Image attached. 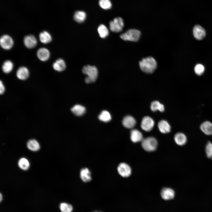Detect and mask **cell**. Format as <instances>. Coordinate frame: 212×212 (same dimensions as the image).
Returning a JSON list of instances; mask_svg holds the SVG:
<instances>
[{"instance_id": "cell-1", "label": "cell", "mask_w": 212, "mask_h": 212, "mask_svg": "<svg viewBox=\"0 0 212 212\" xmlns=\"http://www.w3.org/2000/svg\"><path fill=\"white\" fill-rule=\"evenodd\" d=\"M141 70L144 72L150 74L156 69L157 62L154 58L151 56L147 57L141 59L139 62Z\"/></svg>"}, {"instance_id": "cell-2", "label": "cell", "mask_w": 212, "mask_h": 212, "mask_svg": "<svg viewBox=\"0 0 212 212\" xmlns=\"http://www.w3.org/2000/svg\"><path fill=\"white\" fill-rule=\"evenodd\" d=\"M83 73L87 75L85 78V82L87 84L94 82L96 80L98 76V70L96 67L87 65L84 66L82 69Z\"/></svg>"}, {"instance_id": "cell-3", "label": "cell", "mask_w": 212, "mask_h": 212, "mask_svg": "<svg viewBox=\"0 0 212 212\" xmlns=\"http://www.w3.org/2000/svg\"><path fill=\"white\" fill-rule=\"evenodd\" d=\"M141 35L140 31L136 29H130L122 34L120 38L122 40L132 42H137L139 39Z\"/></svg>"}, {"instance_id": "cell-4", "label": "cell", "mask_w": 212, "mask_h": 212, "mask_svg": "<svg viewBox=\"0 0 212 212\" xmlns=\"http://www.w3.org/2000/svg\"><path fill=\"white\" fill-rule=\"evenodd\" d=\"M141 142L142 148L147 151H153L157 148L158 142L156 139L153 137H147L143 139Z\"/></svg>"}, {"instance_id": "cell-5", "label": "cell", "mask_w": 212, "mask_h": 212, "mask_svg": "<svg viewBox=\"0 0 212 212\" xmlns=\"http://www.w3.org/2000/svg\"><path fill=\"white\" fill-rule=\"evenodd\" d=\"M124 26L123 19L119 17L115 18L109 23L110 29L111 31L114 32L118 33L122 32Z\"/></svg>"}, {"instance_id": "cell-6", "label": "cell", "mask_w": 212, "mask_h": 212, "mask_svg": "<svg viewBox=\"0 0 212 212\" xmlns=\"http://www.w3.org/2000/svg\"><path fill=\"white\" fill-rule=\"evenodd\" d=\"M154 124V121L151 117L148 116H146L142 119L141 127L145 131L149 132L153 129Z\"/></svg>"}, {"instance_id": "cell-7", "label": "cell", "mask_w": 212, "mask_h": 212, "mask_svg": "<svg viewBox=\"0 0 212 212\" xmlns=\"http://www.w3.org/2000/svg\"><path fill=\"white\" fill-rule=\"evenodd\" d=\"M117 170L119 174L123 177H128L131 173L130 167L125 163H120L117 167Z\"/></svg>"}, {"instance_id": "cell-8", "label": "cell", "mask_w": 212, "mask_h": 212, "mask_svg": "<svg viewBox=\"0 0 212 212\" xmlns=\"http://www.w3.org/2000/svg\"><path fill=\"white\" fill-rule=\"evenodd\" d=\"M0 44L1 47L6 50L11 49L14 44L13 40L12 38L7 35H4L1 37Z\"/></svg>"}, {"instance_id": "cell-9", "label": "cell", "mask_w": 212, "mask_h": 212, "mask_svg": "<svg viewBox=\"0 0 212 212\" xmlns=\"http://www.w3.org/2000/svg\"><path fill=\"white\" fill-rule=\"evenodd\" d=\"M162 198L165 200H169L173 198L175 196L174 190L169 188H163L160 192Z\"/></svg>"}, {"instance_id": "cell-10", "label": "cell", "mask_w": 212, "mask_h": 212, "mask_svg": "<svg viewBox=\"0 0 212 212\" xmlns=\"http://www.w3.org/2000/svg\"><path fill=\"white\" fill-rule=\"evenodd\" d=\"M193 33L194 37L198 40L203 39L205 37L206 34L205 29L198 25H196L194 27Z\"/></svg>"}, {"instance_id": "cell-11", "label": "cell", "mask_w": 212, "mask_h": 212, "mask_svg": "<svg viewBox=\"0 0 212 212\" xmlns=\"http://www.w3.org/2000/svg\"><path fill=\"white\" fill-rule=\"evenodd\" d=\"M24 42L25 46L30 49L34 47L37 44L36 38L32 35L26 36L24 39Z\"/></svg>"}, {"instance_id": "cell-12", "label": "cell", "mask_w": 212, "mask_h": 212, "mask_svg": "<svg viewBox=\"0 0 212 212\" xmlns=\"http://www.w3.org/2000/svg\"><path fill=\"white\" fill-rule=\"evenodd\" d=\"M122 124L125 127L128 129H131L135 126L136 121L132 116L127 115L123 118Z\"/></svg>"}, {"instance_id": "cell-13", "label": "cell", "mask_w": 212, "mask_h": 212, "mask_svg": "<svg viewBox=\"0 0 212 212\" xmlns=\"http://www.w3.org/2000/svg\"><path fill=\"white\" fill-rule=\"evenodd\" d=\"M130 138L131 141L134 143L142 141L143 139L142 133L136 129H132L130 131Z\"/></svg>"}, {"instance_id": "cell-14", "label": "cell", "mask_w": 212, "mask_h": 212, "mask_svg": "<svg viewBox=\"0 0 212 212\" xmlns=\"http://www.w3.org/2000/svg\"><path fill=\"white\" fill-rule=\"evenodd\" d=\"M17 77L19 80H24L26 79L29 75V72L28 69L24 67L19 68L16 72Z\"/></svg>"}, {"instance_id": "cell-15", "label": "cell", "mask_w": 212, "mask_h": 212, "mask_svg": "<svg viewBox=\"0 0 212 212\" xmlns=\"http://www.w3.org/2000/svg\"><path fill=\"white\" fill-rule=\"evenodd\" d=\"M37 55L38 58L42 61L47 60L50 56V53L48 49L45 48H41L38 50Z\"/></svg>"}, {"instance_id": "cell-16", "label": "cell", "mask_w": 212, "mask_h": 212, "mask_svg": "<svg viewBox=\"0 0 212 212\" xmlns=\"http://www.w3.org/2000/svg\"><path fill=\"white\" fill-rule=\"evenodd\" d=\"M158 125L159 130L163 133H167L170 131L171 127L168 122L165 120H160L158 122Z\"/></svg>"}, {"instance_id": "cell-17", "label": "cell", "mask_w": 212, "mask_h": 212, "mask_svg": "<svg viewBox=\"0 0 212 212\" xmlns=\"http://www.w3.org/2000/svg\"><path fill=\"white\" fill-rule=\"evenodd\" d=\"M174 140L177 145L183 146L186 143L187 139L185 134L182 132H178L174 135Z\"/></svg>"}, {"instance_id": "cell-18", "label": "cell", "mask_w": 212, "mask_h": 212, "mask_svg": "<svg viewBox=\"0 0 212 212\" xmlns=\"http://www.w3.org/2000/svg\"><path fill=\"white\" fill-rule=\"evenodd\" d=\"M200 129L206 135H212V123L208 121H205L201 125Z\"/></svg>"}, {"instance_id": "cell-19", "label": "cell", "mask_w": 212, "mask_h": 212, "mask_svg": "<svg viewBox=\"0 0 212 212\" xmlns=\"http://www.w3.org/2000/svg\"><path fill=\"white\" fill-rule=\"evenodd\" d=\"M80 177L85 182H89L92 179L91 173L89 169L87 168L82 169L80 172Z\"/></svg>"}, {"instance_id": "cell-20", "label": "cell", "mask_w": 212, "mask_h": 212, "mask_svg": "<svg viewBox=\"0 0 212 212\" xmlns=\"http://www.w3.org/2000/svg\"><path fill=\"white\" fill-rule=\"evenodd\" d=\"M52 67L56 71L61 72L66 69V65L64 61L62 59L60 58L57 60L53 63Z\"/></svg>"}, {"instance_id": "cell-21", "label": "cell", "mask_w": 212, "mask_h": 212, "mask_svg": "<svg viewBox=\"0 0 212 212\" xmlns=\"http://www.w3.org/2000/svg\"><path fill=\"white\" fill-rule=\"evenodd\" d=\"M26 145L29 149L33 151H37L40 148L39 143L34 139L29 140L27 143Z\"/></svg>"}, {"instance_id": "cell-22", "label": "cell", "mask_w": 212, "mask_h": 212, "mask_svg": "<svg viewBox=\"0 0 212 212\" xmlns=\"http://www.w3.org/2000/svg\"><path fill=\"white\" fill-rule=\"evenodd\" d=\"M71 111L75 115L77 116L82 115L85 112L86 109L83 106L80 105H76L71 109Z\"/></svg>"}, {"instance_id": "cell-23", "label": "cell", "mask_w": 212, "mask_h": 212, "mask_svg": "<svg viewBox=\"0 0 212 212\" xmlns=\"http://www.w3.org/2000/svg\"><path fill=\"white\" fill-rule=\"evenodd\" d=\"M86 13L82 11H77L74 14L73 18L74 20L79 23L84 22L86 19Z\"/></svg>"}, {"instance_id": "cell-24", "label": "cell", "mask_w": 212, "mask_h": 212, "mask_svg": "<svg viewBox=\"0 0 212 212\" xmlns=\"http://www.w3.org/2000/svg\"><path fill=\"white\" fill-rule=\"evenodd\" d=\"M39 39L42 43L45 44L50 42L52 40L51 35L46 31H44L40 33Z\"/></svg>"}, {"instance_id": "cell-25", "label": "cell", "mask_w": 212, "mask_h": 212, "mask_svg": "<svg viewBox=\"0 0 212 212\" xmlns=\"http://www.w3.org/2000/svg\"><path fill=\"white\" fill-rule=\"evenodd\" d=\"M150 109L153 112L158 110L162 112L164 111L165 107L164 105L159 102L158 101H155L151 102Z\"/></svg>"}, {"instance_id": "cell-26", "label": "cell", "mask_w": 212, "mask_h": 212, "mask_svg": "<svg viewBox=\"0 0 212 212\" xmlns=\"http://www.w3.org/2000/svg\"><path fill=\"white\" fill-rule=\"evenodd\" d=\"M99 120L103 122H107L111 119V115L110 113L106 110H103L98 116Z\"/></svg>"}, {"instance_id": "cell-27", "label": "cell", "mask_w": 212, "mask_h": 212, "mask_svg": "<svg viewBox=\"0 0 212 212\" xmlns=\"http://www.w3.org/2000/svg\"><path fill=\"white\" fill-rule=\"evenodd\" d=\"M97 31L100 37L102 38H106L109 34V32L107 28L103 24L99 26Z\"/></svg>"}, {"instance_id": "cell-28", "label": "cell", "mask_w": 212, "mask_h": 212, "mask_svg": "<svg viewBox=\"0 0 212 212\" xmlns=\"http://www.w3.org/2000/svg\"><path fill=\"white\" fill-rule=\"evenodd\" d=\"M18 165L21 169L26 170L29 168L30 163L27 159L24 158H22L19 160Z\"/></svg>"}, {"instance_id": "cell-29", "label": "cell", "mask_w": 212, "mask_h": 212, "mask_svg": "<svg viewBox=\"0 0 212 212\" xmlns=\"http://www.w3.org/2000/svg\"><path fill=\"white\" fill-rule=\"evenodd\" d=\"M13 68V63L12 62L9 60L5 61L2 66L3 71L6 73H10L12 70Z\"/></svg>"}, {"instance_id": "cell-30", "label": "cell", "mask_w": 212, "mask_h": 212, "mask_svg": "<svg viewBox=\"0 0 212 212\" xmlns=\"http://www.w3.org/2000/svg\"><path fill=\"white\" fill-rule=\"evenodd\" d=\"M59 207L61 212H72L73 211L72 206L67 203H61Z\"/></svg>"}, {"instance_id": "cell-31", "label": "cell", "mask_w": 212, "mask_h": 212, "mask_svg": "<svg viewBox=\"0 0 212 212\" xmlns=\"http://www.w3.org/2000/svg\"><path fill=\"white\" fill-rule=\"evenodd\" d=\"M99 5L102 9L107 10L110 9L112 4L110 0H99Z\"/></svg>"}, {"instance_id": "cell-32", "label": "cell", "mask_w": 212, "mask_h": 212, "mask_svg": "<svg viewBox=\"0 0 212 212\" xmlns=\"http://www.w3.org/2000/svg\"><path fill=\"white\" fill-rule=\"evenodd\" d=\"M205 152L207 157L212 160V143L208 141L205 147Z\"/></svg>"}, {"instance_id": "cell-33", "label": "cell", "mask_w": 212, "mask_h": 212, "mask_svg": "<svg viewBox=\"0 0 212 212\" xmlns=\"http://www.w3.org/2000/svg\"><path fill=\"white\" fill-rule=\"evenodd\" d=\"M204 70L205 68L204 66L201 64H196L194 67V71L195 73L199 75L202 74L204 72Z\"/></svg>"}, {"instance_id": "cell-34", "label": "cell", "mask_w": 212, "mask_h": 212, "mask_svg": "<svg viewBox=\"0 0 212 212\" xmlns=\"http://www.w3.org/2000/svg\"><path fill=\"white\" fill-rule=\"evenodd\" d=\"M5 91V87L3 82L1 80L0 82V93L1 95L3 94Z\"/></svg>"}, {"instance_id": "cell-35", "label": "cell", "mask_w": 212, "mask_h": 212, "mask_svg": "<svg viewBox=\"0 0 212 212\" xmlns=\"http://www.w3.org/2000/svg\"><path fill=\"white\" fill-rule=\"evenodd\" d=\"M2 200V196L1 193H0V202H1V201Z\"/></svg>"}, {"instance_id": "cell-36", "label": "cell", "mask_w": 212, "mask_h": 212, "mask_svg": "<svg viewBox=\"0 0 212 212\" xmlns=\"http://www.w3.org/2000/svg\"><path fill=\"white\" fill-rule=\"evenodd\" d=\"M94 212H102L101 211H95Z\"/></svg>"}]
</instances>
